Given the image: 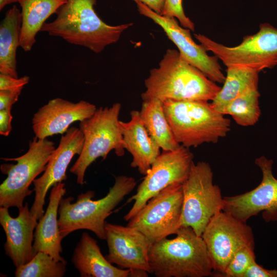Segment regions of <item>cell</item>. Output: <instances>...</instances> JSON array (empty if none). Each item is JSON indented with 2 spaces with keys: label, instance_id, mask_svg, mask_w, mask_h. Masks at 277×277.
Listing matches in <instances>:
<instances>
[{
  "label": "cell",
  "instance_id": "obj_1",
  "mask_svg": "<svg viewBox=\"0 0 277 277\" xmlns=\"http://www.w3.org/2000/svg\"><path fill=\"white\" fill-rule=\"evenodd\" d=\"M143 101H212L221 89L215 82L186 61L179 51L168 49L159 66L145 80Z\"/></svg>",
  "mask_w": 277,
  "mask_h": 277
},
{
  "label": "cell",
  "instance_id": "obj_2",
  "mask_svg": "<svg viewBox=\"0 0 277 277\" xmlns=\"http://www.w3.org/2000/svg\"><path fill=\"white\" fill-rule=\"evenodd\" d=\"M96 3V0H67L57 11L55 19L45 23L41 31L95 53L102 52L107 46L116 43L133 23L107 24L95 12Z\"/></svg>",
  "mask_w": 277,
  "mask_h": 277
},
{
  "label": "cell",
  "instance_id": "obj_3",
  "mask_svg": "<svg viewBox=\"0 0 277 277\" xmlns=\"http://www.w3.org/2000/svg\"><path fill=\"white\" fill-rule=\"evenodd\" d=\"M173 239L163 238L150 245V273L157 277H206L213 270L202 236L190 227L180 228Z\"/></svg>",
  "mask_w": 277,
  "mask_h": 277
},
{
  "label": "cell",
  "instance_id": "obj_4",
  "mask_svg": "<svg viewBox=\"0 0 277 277\" xmlns=\"http://www.w3.org/2000/svg\"><path fill=\"white\" fill-rule=\"evenodd\" d=\"M136 185L131 176L115 177L113 186L104 197L93 200L94 192L89 190L79 194L75 202L72 197L62 198L58 210V224L62 238L79 229L93 232L101 240H106L105 220Z\"/></svg>",
  "mask_w": 277,
  "mask_h": 277
},
{
  "label": "cell",
  "instance_id": "obj_5",
  "mask_svg": "<svg viewBox=\"0 0 277 277\" xmlns=\"http://www.w3.org/2000/svg\"><path fill=\"white\" fill-rule=\"evenodd\" d=\"M163 105L175 140L185 147L216 143L230 130V120L208 102L166 100Z\"/></svg>",
  "mask_w": 277,
  "mask_h": 277
},
{
  "label": "cell",
  "instance_id": "obj_6",
  "mask_svg": "<svg viewBox=\"0 0 277 277\" xmlns=\"http://www.w3.org/2000/svg\"><path fill=\"white\" fill-rule=\"evenodd\" d=\"M121 107L118 103L111 107H101L91 117L80 122L79 128L84 136V145L78 157L70 169V172L76 176L77 184H84L86 170L97 158L106 159L112 150L118 156L124 154L118 120Z\"/></svg>",
  "mask_w": 277,
  "mask_h": 277
},
{
  "label": "cell",
  "instance_id": "obj_7",
  "mask_svg": "<svg viewBox=\"0 0 277 277\" xmlns=\"http://www.w3.org/2000/svg\"><path fill=\"white\" fill-rule=\"evenodd\" d=\"M194 37L227 68L260 72L277 65V28L269 23L261 24L256 33L245 36L242 42L234 47L225 46L201 34H195Z\"/></svg>",
  "mask_w": 277,
  "mask_h": 277
},
{
  "label": "cell",
  "instance_id": "obj_8",
  "mask_svg": "<svg viewBox=\"0 0 277 277\" xmlns=\"http://www.w3.org/2000/svg\"><path fill=\"white\" fill-rule=\"evenodd\" d=\"M213 172L205 162L192 163L182 184L183 201L180 226L190 227L200 236L210 219L223 211L224 197L213 183Z\"/></svg>",
  "mask_w": 277,
  "mask_h": 277
},
{
  "label": "cell",
  "instance_id": "obj_9",
  "mask_svg": "<svg viewBox=\"0 0 277 277\" xmlns=\"http://www.w3.org/2000/svg\"><path fill=\"white\" fill-rule=\"evenodd\" d=\"M55 149L52 141L35 136L29 142V149L24 154L15 158H1L6 161H15L16 164L1 166L2 172L7 175L0 185L1 207L19 209L24 206L25 199L33 191L29 189L30 185L45 171Z\"/></svg>",
  "mask_w": 277,
  "mask_h": 277
},
{
  "label": "cell",
  "instance_id": "obj_10",
  "mask_svg": "<svg viewBox=\"0 0 277 277\" xmlns=\"http://www.w3.org/2000/svg\"><path fill=\"white\" fill-rule=\"evenodd\" d=\"M183 201L182 184L167 187L150 199L128 222L151 244L176 234L180 228Z\"/></svg>",
  "mask_w": 277,
  "mask_h": 277
},
{
  "label": "cell",
  "instance_id": "obj_11",
  "mask_svg": "<svg viewBox=\"0 0 277 277\" xmlns=\"http://www.w3.org/2000/svg\"><path fill=\"white\" fill-rule=\"evenodd\" d=\"M193 155L188 148L180 145L171 151H163L157 157L128 202L134 204L124 219L129 221L152 197L173 184H183L193 163Z\"/></svg>",
  "mask_w": 277,
  "mask_h": 277
},
{
  "label": "cell",
  "instance_id": "obj_12",
  "mask_svg": "<svg viewBox=\"0 0 277 277\" xmlns=\"http://www.w3.org/2000/svg\"><path fill=\"white\" fill-rule=\"evenodd\" d=\"M201 236L213 270L221 274L240 249L246 246H254L251 227L224 211L210 219Z\"/></svg>",
  "mask_w": 277,
  "mask_h": 277
},
{
  "label": "cell",
  "instance_id": "obj_13",
  "mask_svg": "<svg viewBox=\"0 0 277 277\" xmlns=\"http://www.w3.org/2000/svg\"><path fill=\"white\" fill-rule=\"evenodd\" d=\"M262 179L253 190L232 196L224 197L223 211L243 222L262 212L265 222L277 221V179L272 173V160L264 156L257 158Z\"/></svg>",
  "mask_w": 277,
  "mask_h": 277
},
{
  "label": "cell",
  "instance_id": "obj_14",
  "mask_svg": "<svg viewBox=\"0 0 277 277\" xmlns=\"http://www.w3.org/2000/svg\"><path fill=\"white\" fill-rule=\"evenodd\" d=\"M135 3L139 13L152 20L163 29L186 61L211 81L224 83L226 76L222 72L219 59L215 55H209L201 44H197L193 41L190 30L181 26L175 18L158 14L140 2Z\"/></svg>",
  "mask_w": 277,
  "mask_h": 277
},
{
  "label": "cell",
  "instance_id": "obj_15",
  "mask_svg": "<svg viewBox=\"0 0 277 277\" xmlns=\"http://www.w3.org/2000/svg\"><path fill=\"white\" fill-rule=\"evenodd\" d=\"M84 142V134L80 128H69L51 154L43 175L34 180L35 196L30 211L37 220L44 214V206L49 189L66 180L67 169L73 156L81 153Z\"/></svg>",
  "mask_w": 277,
  "mask_h": 277
},
{
  "label": "cell",
  "instance_id": "obj_16",
  "mask_svg": "<svg viewBox=\"0 0 277 277\" xmlns=\"http://www.w3.org/2000/svg\"><path fill=\"white\" fill-rule=\"evenodd\" d=\"M106 240L108 254L105 256L120 268L139 269L150 273L148 253L151 244L136 229L106 222Z\"/></svg>",
  "mask_w": 277,
  "mask_h": 277
},
{
  "label": "cell",
  "instance_id": "obj_17",
  "mask_svg": "<svg viewBox=\"0 0 277 277\" xmlns=\"http://www.w3.org/2000/svg\"><path fill=\"white\" fill-rule=\"evenodd\" d=\"M96 109L94 104L85 101L73 103L59 97L51 100L34 114L32 124L35 136L46 138L63 134L71 124L89 118Z\"/></svg>",
  "mask_w": 277,
  "mask_h": 277
},
{
  "label": "cell",
  "instance_id": "obj_18",
  "mask_svg": "<svg viewBox=\"0 0 277 277\" xmlns=\"http://www.w3.org/2000/svg\"><path fill=\"white\" fill-rule=\"evenodd\" d=\"M18 216L13 217L8 208H0V223L6 236L5 253L16 268L28 263L35 255L32 241L38 223L29 209L28 203L18 209Z\"/></svg>",
  "mask_w": 277,
  "mask_h": 277
},
{
  "label": "cell",
  "instance_id": "obj_19",
  "mask_svg": "<svg viewBox=\"0 0 277 277\" xmlns=\"http://www.w3.org/2000/svg\"><path fill=\"white\" fill-rule=\"evenodd\" d=\"M130 117L128 122L120 121L124 148L132 156L131 167L145 175L160 154L161 148L147 132L140 111L132 110Z\"/></svg>",
  "mask_w": 277,
  "mask_h": 277
},
{
  "label": "cell",
  "instance_id": "obj_20",
  "mask_svg": "<svg viewBox=\"0 0 277 277\" xmlns=\"http://www.w3.org/2000/svg\"><path fill=\"white\" fill-rule=\"evenodd\" d=\"M66 192L63 183L52 186L48 207L35 227L33 244L35 254L39 251L43 252L55 260L62 262L66 261L61 255L63 239L59 230L57 215L60 201Z\"/></svg>",
  "mask_w": 277,
  "mask_h": 277
},
{
  "label": "cell",
  "instance_id": "obj_21",
  "mask_svg": "<svg viewBox=\"0 0 277 277\" xmlns=\"http://www.w3.org/2000/svg\"><path fill=\"white\" fill-rule=\"evenodd\" d=\"M82 277H128L130 269L114 266L102 254L97 241L83 232L72 257Z\"/></svg>",
  "mask_w": 277,
  "mask_h": 277
},
{
  "label": "cell",
  "instance_id": "obj_22",
  "mask_svg": "<svg viewBox=\"0 0 277 277\" xmlns=\"http://www.w3.org/2000/svg\"><path fill=\"white\" fill-rule=\"evenodd\" d=\"M67 0H18L21 8L22 25L19 47L30 51L36 42L37 33L48 17L56 13Z\"/></svg>",
  "mask_w": 277,
  "mask_h": 277
},
{
  "label": "cell",
  "instance_id": "obj_23",
  "mask_svg": "<svg viewBox=\"0 0 277 277\" xmlns=\"http://www.w3.org/2000/svg\"><path fill=\"white\" fill-rule=\"evenodd\" d=\"M22 25L21 11L13 6L0 25V74L18 78L16 50L19 47Z\"/></svg>",
  "mask_w": 277,
  "mask_h": 277
},
{
  "label": "cell",
  "instance_id": "obj_24",
  "mask_svg": "<svg viewBox=\"0 0 277 277\" xmlns=\"http://www.w3.org/2000/svg\"><path fill=\"white\" fill-rule=\"evenodd\" d=\"M140 113L149 135L163 151L173 150L181 145L174 138L162 101L156 99L143 101Z\"/></svg>",
  "mask_w": 277,
  "mask_h": 277
},
{
  "label": "cell",
  "instance_id": "obj_25",
  "mask_svg": "<svg viewBox=\"0 0 277 277\" xmlns=\"http://www.w3.org/2000/svg\"><path fill=\"white\" fill-rule=\"evenodd\" d=\"M226 71L224 85L211 103L220 112L234 98L249 90L258 89L259 72L239 67H228Z\"/></svg>",
  "mask_w": 277,
  "mask_h": 277
},
{
  "label": "cell",
  "instance_id": "obj_26",
  "mask_svg": "<svg viewBox=\"0 0 277 277\" xmlns=\"http://www.w3.org/2000/svg\"><path fill=\"white\" fill-rule=\"evenodd\" d=\"M260 96L258 89L249 90L230 102L221 112L231 115L240 126H253L261 115Z\"/></svg>",
  "mask_w": 277,
  "mask_h": 277
},
{
  "label": "cell",
  "instance_id": "obj_27",
  "mask_svg": "<svg viewBox=\"0 0 277 277\" xmlns=\"http://www.w3.org/2000/svg\"><path fill=\"white\" fill-rule=\"evenodd\" d=\"M66 262L58 261L49 254L38 252L28 263L16 267V277H62L66 271Z\"/></svg>",
  "mask_w": 277,
  "mask_h": 277
},
{
  "label": "cell",
  "instance_id": "obj_28",
  "mask_svg": "<svg viewBox=\"0 0 277 277\" xmlns=\"http://www.w3.org/2000/svg\"><path fill=\"white\" fill-rule=\"evenodd\" d=\"M254 246H246L240 249L227 265L222 276L243 277L248 268L255 261Z\"/></svg>",
  "mask_w": 277,
  "mask_h": 277
},
{
  "label": "cell",
  "instance_id": "obj_29",
  "mask_svg": "<svg viewBox=\"0 0 277 277\" xmlns=\"http://www.w3.org/2000/svg\"><path fill=\"white\" fill-rule=\"evenodd\" d=\"M162 15L177 19L181 26L191 31H194V24L184 11L182 0H166Z\"/></svg>",
  "mask_w": 277,
  "mask_h": 277
},
{
  "label": "cell",
  "instance_id": "obj_30",
  "mask_svg": "<svg viewBox=\"0 0 277 277\" xmlns=\"http://www.w3.org/2000/svg\"><path fill=\"white\" fill-rule=\"evenodd\" d=\"M29 81V77L28 76L16 78L0 74V90L24 88Z\"/></svg>",
  "mask_w": 277,
  "mask_h": 277
},
{
  "label": "cell",
  "instance_id": "obj_31",
  "mask_svg": "<svg viewBox=\"0 0 277 277\" xmlns=\"http://www.w3.org/2000/svg\"><path fill=\"white\" fill-rule=\"evenodd\" d=\"M23 88L0 90V110L11 108L17 101Z\"/></svg>",
  "mask_w": 277,
  "mask_h": 277
},
{
  "label": "cell",
  "instance_id": "obj_32",
  "mask_svg": "<svg viewBox=\"0 0 277 277\" xmlns=\"http://www.w3.org/2000/svg\"><path fill=\"white\" fill-rule=\"evenodd\" d=\"M243 277H277V270L265 269L255 261L248 268Z\"/></svg>",
  "mask_w": 277,
  "mask_h": 277
},
{
  "label": "cell",
  "instance_id": "obj_33",
  "mask_svg": "<svg viewBox=\"0 0 277 277\" xmlns=\"http://www.w3.org/2000/svg\"><path fill=\"white\" fill-rule=\"evenodd\" d=\"M11 110V108L0 110V134L5 136L9 135L12 130Z\"/></svg>",
  "mask_w": 277,
  "mask_h": 277
},
{
  "label": "cell",
  "instance_id": "obj_34",
  "mask_svg": "<svg viewBox=\"0 0 277 277\" xmlns=\"http://www.w3.org/2000/svg\"><path fill=\"white\" fill-rule=\"evenodd\" d=\"M134 2H140L155 12L162 14L165 7L166 0H133Z\"/></svg>",
  "mask_w": 277,
  "mask_h": 277
},
{
  "label": "cell",
  "instance_id": "obj_35",
  "mask_svg": "<svg viewBox=\"0 0 277 277\" xmlns=\"http://www.w3.org/2000/svg\"><path fill=\"white\" fill-rule=\"evenodd\" d=\"M18 0H0V10H2L6 6L14 3H17Z\"/></svg>",
  "mask_w": 277,
  "mask_h": 277
}]
</instances>
